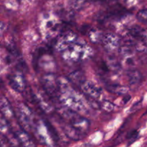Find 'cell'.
Wrapping results in <instances>:
<instances>
[{"label": "cell", "instance_id": "6da1fadb", "mask_svg": "<svg viewBox=\"0 0 147 147\" xmlns=\"http://www.w3.org/2000/svg\"><path fill=\"white\" fill-rule=\"evenodd\" d=\"M86 47L87 46L84 44L76 42L62 52L63 57L65 60L73 62L83 60L88 56L86 55Z\"/></svg>", "mask_w": 147, "mask_h": 147}, {"label": "cell", "instance_id": "7a4b0ae2", "mask_svg": "<svg viewBox=\"0 0 147 147\" xmlns=\"http://www.w3.org/2000/svg\"><path fill=\"white\" fill-rule=\"evenodd\" d=\"M77 35L73 32H67L63 34L61 37L57 40L56 47L63 52L65 49L67 48L70 45L73 44L77 42Z\"/></svg>", "mask_w": 147, "mask_h": 147}, {"label": "cell", "instance_id": "3957f363", "mask_svg": "<svg viewBox=\"0 0 147 147\" xmlns=\"http://www.w3.org/2000/svg\"><path fill=\"white\" fill-rule=\"evenodd\" d=\"M102 42L104 48L109 52L114 51L119 48L120 40L113 33H107L104 34L102 38Z\"/></svg>", "mask_w": 147, "mask_h": 147}, {"label": "cell", "instance_id": "277c9868", "mask_svg": "<svg viewBox=\"0 0 147 147\" xmlns=\"http://www.w3.org/2000/svg\"><path fill=\"white\" fill-rule=\"evenodd\" d=\"M80 88L83 90L86 95L91 98H94L97 100L99 98L101 94V90L98 86H96L92 82L88 80H84L80 85Z\"/></svg>", "mask_w": 147, "mask_h": 147}, {"label": "cell", "instance_id": "5b68a950", "mask_svg": "<svg viewBox=\"0 0 147 147\" xmlns=\"http://www.w3.org/2000/svg\"><path fill=\"white\" fill-rule=\"evenodd\" d=\"M10 86L17 92H21L24 88V80L22 75H14L9 78Z\"/></svg>", "mask_w": 147, "mask_h": 147}, {"label": "cell", "instance_id": "8992f818", "mask_svg": "<svg viewBox=\"0 0 147 147\" xmlns=\"http://www.w3.org/2000/svg\"><path fill=\"white\" fill-rule=\"evenodd\" d=\"M64 131L65 134L73 140H80V139H83V136H85L84 132L78 130L74 126H72L71 124L69 126H66L64 128Z\"/></svg>", "mask_w": 147, "mask_h": 147}, {"label": "cell", "instance_id": "52a82bcc", "mask_svg": "<svg viewBox=\"0 0 147 147\" xmlns=\"http://www.w3.org/2000/svg\"><path fill=\"white\" fill-rule=\"evenodd\" d=\"M129 34L133 38L138 39L139 40H145L147 37L146 32L144 29L139 26H134L129 30Z\"/></svg>", "mask_w": 147, "mask_h": 147}, {"label": "cell", "instance_id": "ba28073f", "mask_svg": "<svg viewBox=\"0 0 147 147\" xmlns=\"http://www.w3.org/2000/svg\"><path fill=\"white\" fill-rule=\"evenodd\" d=\"M71 125L77 129H78V130L84 132V131L87 130L88 129L89 126H90V123L85 118L75 117L72 121Z\"/></svg>", "mask_w": 147, "mask_h": 147}, {"label": "cell", "instance_id": "9c48e42d", "mask_svg": "<svg viewBox=\"0 0 147 147\" xmlns=\"http://www.w3.org/2000/svg\"><path fill=\"white\" fill-rule=\"evenodd\" d=\"M1 111L2 114H4V116L7 118L11 117L14 115L12 109H11L8 100L4 96H1Z\"/></svg>", "mask_w": 147, "mask_h": 147}, {"label": "cell", "instance_id": "30bf717a", "mask_svg": "<svg viewBox=\"0 0 147 147\" xmlns=\"http://www.w3.org/2000/svg\"><path fill=\"white\" fill-rule=\"evenodd\" d=\"M128 77L130 85H137L142 80V74L136 70H129L128 72Z\"/></svg>", "mask_w": 147, "mask_h": 147}, {"label": "cell", "instance_id": "8fae6325", "mask_svg": "<svg viewBox=\"0 0 147 147\" xmlns=\"http://www.w3.org/2000/svg\"><path fill=\"white\" fill-rule=\"evenodd\" d=\"M107 89L109 91L118 95H125L128 91V88L126 86L120 85H109Z\"/></svg>", "mask_w": 147, "mask_h": 147}, {"label": "cell", "instance_id": "7c38bea8", "mask_svg": "<svg viewBox=\"0 0 147 147\" xmlns=\"http://www.w3.org/2000/svg\"><path fill=\"white\" fill-rule=\"evenodd\" d=\"M88 34V37L90 38V41L93 43H97L98 42L102 41V38H103V36L100 34V32H98L96 30H94V29L89 30Z\"/></svg>", "mask_w": 147, "mask_h": 147}, {"label": "cell", "instance_id": "4fadbf2b", "mask_svg": "<svg viewBox=\"0 0 147 147\" xmlns=\"http://www.w3.org/2000/svg\"><path fill=\"white\" fill-rule=\"evenodd\" d=\"M136 18L139 22H147V9H142L138 11L137 14H136Z\"/></svg>", "mask_w": 147, "mask_h": 147}, {"label": "cell", "instance_id": "5bb4252c", "mask_svg": "<svg viewBox=\"0 0 147 147\" xmlns=\"http://www.w3.org/2000/svg\"><path fill=\"white\" fill-rule=\"evenodd\" d=\"M100 107H102L104 110L107 111H111L113 109V105L111 102L105 100L100 104Z\"/></svg>", "mask_w": 147, "mask_h": 147}, {"label": "cell", "instance_id": "9a60e30c", "mask_svg": "<svg viewBox=\"0 0 147 147\" xmlns=\"http://www.w3.org/2000/svg\"><path fill=\"white\" fill-rule=\"evenodd\" d=\"M83 1H84V0H70V5L72 6L73 9L80 8Z\"/></svg>", "mask_w": 147, "mask_h": 147}, {"label": "cell", "instance_id": "2e32d148", "mask_svg": "<svg viewBox=\"0 0 147 147\" xmlns=\"http://www.w3.org/2000/svg\"><path fill=\"white\" fill-rule=\"evenodd\" d=\"M138 136H139V134L136 131H131L128 136V138L131 140V142H133L132 141H135L136 139H137Z\"/></svg>", "mask_w": 147, "mask_h": 147}]
</instances>
